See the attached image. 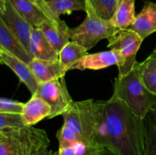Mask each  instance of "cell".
I'll use <instances>...</instances> for the list:
<instances>
[{
    "label": "cell",
    "instance_id": "6da1fadb",
    "mask_svg": "<svg viewBox=\"0 0 156 155\" xmlns=\"http://www.w3.org/2000/svg\"><path fill=\"white\" fill-rule=\"evenodd\" d=\"M95 104L98 146L117 155H144L145 120L114 97Z\"/></svg>",
    "mask_w": 156,
    "mask_h": 155
},
{
    "label": "cell",
    "instance_id": "7a4b0ae2",
    "mask_svg": "<svg viewBox=\"0 0 156 155\" xmlns=\"http://www.w3.org/2000/svg\"><path fill=\"white\" fill-rule=\"evenodd\" d=\"M62 116L63 125L56 133L59 148L73 147L77 143L98 147L97 112L94 100L73 101Z\"/></svg>",
    "mask_w": 156,
    "mask_h": 155
},
{
    "label": "cell",
    "instance_id": "3957f363",
    "mask_svg": "<svg viewBox=\"0 0 156 155\" xmlns=\"http://www.w3.org/2000/svg\"><path fill=\"white\" fill-rule=\"evenodd\" d=\"M137 62L130 72L115 78L112 97L121 100L137 116L143 119L156 108V96L143 83Z\"/></svg>",
    "mask_w": 156,
    "mask_h": 155
},
{
    "label": "cell",
    "instance_id": "277c9868",
    "mask_svg": "<svg viewBox=\"0 0 156 155\" xmlns=\"http://www.w3.org/2000/svg\"><path fill=\"white\" fill-rule=\"evenodd\" d=\"M50 144L44 129L27 126L0 130V155H41Z\"/></svg>",
    "mask_w": 156,
    "mask_h": 155
},
{
    "label": "cell",
    "instance_id": "5b68a950",
    "mask_svg": "<svg viewBox=\"0 0 156 155\" xmlns=\"http://www.w3.org/2000/svg\"><path fill=\"white\" fill-rule=\"evenodd\" d=\"M85 12L87 15L83 22L77 27L69 28L70 40L89 50L101 40L111 38L119 29L113 27L109 21L99 18L88 3Z\"/></svg>",
    "mask_w": 156,
    "mask_h": 155
},
{
    "label": "cell",
    "instance_id": "8992f818",
    "mask_svg": "<svg viewBox=\"0 0 156 155\" xmlns=\"http://www.w3.org/2000/svg\"><path fill=\"white\" fill-rule=\"evenodd\" d=\"M143 40L138 33L129 28L118 30L108 39V47L118 50L121 57V62L117 65L118 76L126 75L134 68L137 63V52Z\"/></svg>",
    "mask_w": 156,
    "mask_h": 155
},
{
    "label": "cell",
    "instance_id": "52a82bcc",
    "mask_svg": "<svg viewBox=\"0 0 156 155\" xmlns=\"http://www.w3.org/2000/svg\"><path fill=\"white\" fill-rule=\"evenodd\" d=\"M35 94L44 99L51 107L52 112L49 119L62 115L73 103L67 88L65 76L40 84Z\"/></svg>",
    "mask_w": 156,
    "mask_h": 155
},
{
    "label": "cell",
    "instance_id": "ba28073f",
    "mask_svg": "<svg viewBox=\"0 0 156 155\" xmlns=\"http://www.w3.org/2000/svg\"><path fill=\"white\" fill-rule=\"evenodd\" d=\"M0 20L18 36L29 51V41L34 27L20 15L9 0H0Z\"/></svg>",
    "mask_w": 156,
    "mask_h": 155
},
{
    "label": "cell",
    "instance_id": "9c48e42d",
    "mask_svg": "<svg viewBox=\"0 0 156 155\" xmlns=\"http://www.w3.org/2000/svg\"><path fill=\"white\" fill-rule=\"evenodd\" d=\"M0 62L2 64L9 67L16 74L20 81L27 87L31 95L36 94L40 83L34 75L29 65L1 49Z\"/></svg>",
    "mask_w": 156,
    "mask_h": 155
},
{
    "label": "cell",
    "instance_id": "30bf717a",
    "mask_svg": "<svg viewBox=\"0 0 156 155\" xmlns=\"http://www.w3.org/2000/svg\"><path fill=\"white\" fill-rule=\"evenodd\" d=\"M121 62L120 53L117 50L86 54L73 65L71 70H100L112 65H118Z\"/></svg>",
    "mask_w": 156,
    "mask_h": 155
},
{
    "label": "cell",
    "instance_id": "8fae6325",
    "mask_svg": "<svg viewBox=\"0 0 156 155\" xmlns=\"http://www.w3.org/2000/svg\"><path fill=\"white\" fill-rule=\"evenodd\" d=\"M37 27L43 32L50 45L58 53L70 41V27L62 20L55 22L47 19Z\"/></svg>",
    "mask_w": 156,
    "mask_h": 155
},
{
    "label": "cell",
    "instance_id": "7c38bea8",
    "mask_svg": "<svg viewBox=\"0 0 156 155\" xmlns=\"http://www.w3.org/2000/svg\"><path fill=\"white\" fill-rule=\"evenodd\" d=\"M0 49L30 65L34 59L18 36L0 20Z\"/></svg>",
    "mask_w": 156,
    "mask_h": 155
},
{
    "label": "cell",
    "instance_id": "4fadbf2b",
    "mask_svg": "<svg viewBox=\"0 0 156 155\" xmlns=\"http://www.w3.org/2000/svg\"><path fill=\"white\" fill-rule=\"evenodd\" d=\"M29 66L40 84L63 77L66 73L62 68L59 59H34Z\"/></svg>",
    "mask_w": 156,
    "mask_h": 155
},
{
    "label": "cell",
    "instance_id": "5bb4252c",
    "mask_svg": "<svg viewBox=\"0 0 156 155\" xmlns=\"http://www.w3.org/2000/svg\"><path fill=\"white\" fill-rule=\"evenodd\" d=\"M129 28L138 33L143 40L156 32V3L145 2L143 9Z\"/></svg>",
    "mask_w": 156,
    "mask_h": 155
},
{
    "label": "cell",
    "instance_id": "9a60e30c",
    "mask_svg": "<svg viewBox=\"0 0 156 155\" xmlns=\"http://www.w3.org/2000/svg\"><path fill=\"white\" fill-rule=\"evenodd\" d=\"M52 112L50 105L37 94L25 103L22 116L27 126H33L45 118L50 116Z\"/></svg>",
    "mask_w": 156,
    "mask_h": 155
},
{
    "label": "cell",
    "instance_id": "2e32d148",
    "mask_svg": "<svg viewBox=\"0 0 156 155\" xmlns=\"http://www.w3.org/2000/svg\"><path fill=\"white\" fill-rule=\"evenodd\" d=\"M29 52L34 59H59V53L53 48L43 32L38 27H34L30 35Z\"/></svg>",
    "mask_w": 156,
    "mask_h": 155
},
{
    "label": "cell",
    "instance_id": "e0dca14e",
    "mask_svg": "<svg viewBox=\"0 0 156 155\" xmlns=\"http://www.w3.org/2000/svg\"><path fill=\"white\" fill-rule=\"evenodd\" d=\"M136 0H121L109 22L113 27L121 30L127 29L134 22Z\"/></svg>",
    "mask_w": 156,
    "mask_h": 155
},
{
    "label": "cell",
    "instance_id": "ac0fdd59",
    "mask_svg": "<svg viewBox=\"0 0 156 155\" xmlns=\"http://www.w3.org/2000/svg\"><path fill=\"white\" fill-rule=\"evenodd\" d=\"M20 15L34 27H37L48 17L31 0H9Z\"/></svg>",
    "mask_w": 156,
    "mask_h": 155
},
{
    "label": "cell",
    "instance_id": "d6986e66",
    "mask_svg": "<svg viewBox=\"0 0 156 155\" xmlns=\"http://www.w3.org/2000/svg\"><path fill=\"white\" fill-rule=\"evenodd\" d=\"M140 78L148 90L156 96V48L139 65Z\"/></svg>",
    "mask_w": 156,
    "mask_h": 155
},
{
    "label": "cell",
    "instance_id": "ffe728a7",
    "mask_svg": "<svg viewBox=\"0 0 156 155\" xmlns=\"http://www.w3.org/2000/svg\"><path fill=\"white\" fill-rule=\"evenodd\" d=\"M88 54V50L79 43L70 40L59 53V60L66 71L71 70V68L81 58Z\"/></svg>",
    "mask_w": 156,
    "mask_h": 155
},
{
    "label": "cell",
    "instance_id": "44dd1931",
    "mask_svg": "<svg viewBox=\"0 0 156 155\" xmlns=\"http://www.w3.org/2000/svg\"><path fill=\"white\" fill-rule=\"evenodd\" d=\"M56 19H60L61 15H70L76 11L86 12L85 0H46Z\"/></svg>",
    "mask_w": 156,
    "mask_h": 155
},
{
    "label": "cell",
    "instance_id": "7402d4cb",
    "mask_svg": "<svg viewBox=\"0 0 156 155\" xmlns=\"http://www.w3.org/2000/svg\"><path fill=\"white\" fill-rule=\"evenodd\" d=\"M144 120V155H156V111L152 110L149 112Z\"/></svg>",
    "mask_w": 156,
    "mask_h": 155
},
{
    "label": "cell",
    "instance_id": "603a6c76",
    "mask_svg": "<svg viewBox=\"0 0 156 155\" xmlns=\"http://www.w3.org/2000/svg\"><path fill=\"white\" fill-rule=\"evenodd\" d=\"M92 7L98 16L105 21H110L119 4V0H85Z\"/></svg>",
    "mask_w": 156,
    "mask_h": 155
},
{
    "label": "cell",
    "instance_id": "cb8c5ba5",
    "mask_svg": "<svg viewBox=\"0 0 156 155\" xmlns=\"http://www.w3.org/2000/svg\"><path fill=\"white\" fill-rule=\"evenodd\" d=\"M27 125L24 122L22 114L0 112V130L20 129Z\"/></svg>",
    "mask_w": 156,
    "mask_h": 155
},
{
    "label": "cell",
    "instance_id": "d4e9b609",
    "mask_svg": "<svg viewBox=\"0 0 156 155\" xmlns=\"http://www.w3.org/2000/svg\"><path fill=\"white\" fill-rule=\"evenodd\" d=\"M25 103L12 99H0V112L22 114Z\"/></svg>",
    "mask_w": 156,
    "mask_h": 155
},
{
    "label": "cell",
    "instance_id": "484cf974",
    "mask_svg": "<svg viewBox=\"0 0 156 155\" xmlns=\"http://www.w3.org/2000/svg\"><path fill=\"white\" fill-rule=\"evenodd\" d=\"M34 3L37 5L43 12L45 13V15L48 17L49 19H50L51 21H55V22H59L61 21V19H56L54 16H53V13L50 11V8H49L48 5L46 0H31Z\"/></svg>",
    "mask_w": 156,
    "mask_h": 155
},
{
    "label": "cell",
    "instance_id": "4316f807",
    "mask_svg": "<svg viewBox=\"0 0 156 155\" xmlns=\"http://www.w3.org/2000/svg\"><path fill=\"white\" fill-rule=\"evenodd\" d=\"M54 155H76V151L74 147H67L59 148L57 152H55Z\"/></svg>",
    "mask_w": 156,
    "mask_h": 155
},
{
    "label": "cell",
    "instance_id": "83f0119b",
    "mask_svg": "<svg viewBox=\"0 0 156 155\" xmlns=\"http://www.w3.org/2000/svg\"><path fill=\"white\" fill-rule=\"evenodd\" d=\"M101 147H88L86 151L83 155H98L99 151Z\"/></svg>",
    "mask_w": 156,
    "mask_h": 155
},
{
    "label": "cell",
    "instance_id": "f1b7e54d",
    "mask_svg": "<svg viewBox=\"0 0 156 155\" xmlns=\"http://www.w3.org/2000/svg\"><path fill=\"white\" fill-rule=\"evenodd\" d=\"M98 155H117V154L113 153L112 151L108 150V149L106 148V147H101L100 149V151H99Z\"/></svg>",
    "mask_w": 156,
    "mask_h": 155
},
{
    "label": "cell",
    "instance_id": "f546056e",
    "mask_svg": "<svg viewBox=\"0 0 156 155\" xmlns=\"http://www.w3.org/2000/svg\"><path fill=\"white\" fill-rule=\"evenodd\" d=\"M41 155H54V153L51 150H50V149H47Z\"/></svg>",
    "mask_w": 156,
    "mask_h": 155
},
{
    "label": "cell",
    "instance_id": "4dcf8cb0",
    "mask_svg": "<svg viewBox=\"0 0 156 155\" xmlns=\"http://www.w3.org/2000/svg\"><path fill=\"white\" fill-rule=\"evenodd\" d=\"M120 1H121V0H119V2H120Z\"/></svg>",
    "mask_w": 156,
    "mask_h": 155
},
{
    "label": "cell",
    "instance_id": "1f68e13d",
    "mask_svg": "<svg viewBox=\"0 0 156 155\" xmlns=\"http://www.w3.org/2000/svg\"><path fill=\"white\" fill-rule=\"evenodd\" d=\"M154 110H155V111H156V108H155V109H154Z\"/></svg>",
    "mask_w": 156,
    "mask_h": 155
},
{
    "label": "cell",
    "instance_id": "d6a6232c",
    "mask_svg": "<svg viewBox=\"0 0 156 155\" xmlns=\"http://www.w3.org/2000/svg\"><path fill=\"white\" fill-rule=\"evenodd\" d=\"M155 48H156V46H155Z\"/></svg>",
    "mask_w": 156,
    "mask_h": 155
}]
</instances>
